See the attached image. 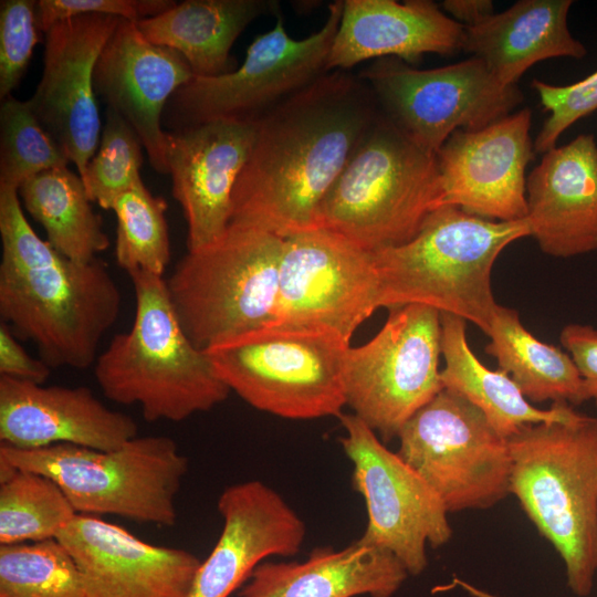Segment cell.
Segmentation results:
<instances>
[{
  "label": "cell",
  "instance_id": "6da1fadb",
  "mask_svg": "<svg viewBox=\"0 0 597 597\" xmlns=\"http://www.w3.org/2000/svg\"><path fill=\"white\" fill-rule=\"evenodd\" d=\"M379 113L367 84L329 71L256 119L229 220L281 238L317 228L320 206Z\"/></svg>",
  "mask_w": 597,
  "mask_h": 597
},
{
  "label": "cell",
  "instance_id": "7a4b0ae2",
  "mask_svg": "<svg viewBox=\"0 0 597 597\" xmlns=\"http://www.w3.org/2000/svg\"><path fill=\"white\" fill-rule=\"evenodd\" d=\"M0 315L51 369H86L116 322L122 294L98 258L77 262L42 240L18 189L0 186Z\"/></svg>",
  "mask_w": 597,
  "mask_h": 597
},
{
  "label": "cell",
  "instance_id": "3957f363",
  "mask_svg": "<svg viewBox=\"0 0 597 597\" xmlns=\"http://www.w3.org/2000/svg\"><path fill=\"white\" fill-rule=\"evenodd\" d=\"M510 494L561 556L570 591L590 595L597 574V417L577 411L509 439Z\"/></svg>",
  "mask_w": 597,
  "mask_h": 597
},
{
  "label": "cell",
  "instance_id": "277c9868",
  "mask_svg": "<svg viewBox=\"0 0 597 597\" xmlns=\"http://www.w3.org/2000/svg\"><path fill=\"white\" fill-rule=\"evenodd\" d=\"M528 235L525 219L493 221L441 206L411 240L371 252L378 308L425 305L469 321L489 335L499 305L492 268L509 244Z\"/></svg>",
  "mask_w": 597,
  "mask_h": 597
},
{
  "label": "cell",
  "instance_id": "5b68a950",
  "mask_svg": "<svg viewBox=\"0 0 597 597\" xmlns=\"http://www.w3.org/2000/svg\"><path fill=\"white\" fill-rule=\"evenodd\" d=\"M129 276L133 325L113 337L94 366L104 396L137 404L149 422H179L224 401L231 390L182 328L164 276L146 271Z\"/></svg>",
  "mask_w": 597,
  "mask_h": 597
},
{
  "label": "cell",
  "instance_id": "8992f818",
  "mask_svg": "<svg viewBox=\"0 0 597 597\" xmlns=\"http://www.w3.org/2000/svg\"><path fill=\"white\" fill-rule=\"evenodd\" d=\"M440 200L436 155L379 111L324 197L317 228L375 252L411 240Z\"/></svg>",
  "mask_w": 597,
  "mask_h": 597
},
{
  "label": "cell",
  "instance_id": "52a82bcc",
  "mask_svg": "<svg viewBox=\"0 0 597 597\" xmlns=\"http://www.w3.org/2000/svg\"><path fill=\"white\" fill-rule=\"evenodd\" d=\"M28 470L57 483L77 514L172 526L188 459L166 436L135 437L113 450L71 443L20 449L1 443L0 470Z\"/></svg>",
  "mask_w": 597,
  "mask_h": 597
},
{
  "label": "cell",
  "instance_id": "ba28073f",
  "mask_svg": "<svg viewBox=\"0 0 597 597\" xmlns=\"http://www.w3.org/2000/svg\"><path fill=\"white\" fill-rule=\"evenodd\" d=\"M283 240L229 220L219 239L178 261L167 286L182 328L199 349L274 323Z\"/></svg>",
  "mask_w": 597,
  "mask_h": 597
},
{
  "label": "cell",
  "instance_id": "9c48e42d",
  "mask_svg": "<svg viewBox=\"0 0 597 597\" xmlns=\"http://www.w3.org/2000/svg\"><path fill=\"white\" fill-rule=\"evenodd\" d=\"M350 342L323 327L271 324L203 350L251 407L281 418L339 417Z\"/></svg>",
  "mask_w": 597,
  "mask_h": 597
},
{
  "label": "cell",
  "instance_id": "30bf717a",
  "mask_svg": "<svg viewBox=\"0 0 597 597\" xmlns=\"http://www.w3.org/2000/svg\"><path fill=\"white\" fill-rule=\"evenodd\" d=\"M440 312L410 304L389 308L383 327L349 346L343 368L346 406L386 443L442 389Z\"/></svg>",
  "mask_w": 597,
  "mask_h": 597
},
{
  "label": "cell",
  "instance_id": "8fae6325",
  "mask_svg": "<svg viewBox=\"0 0 597 597\" xmlns=\"http://www.w3.org/2000/svg\"><path fill=\"white\" fill-rule=\"evenodd\" d=\"M397 453L448 513L489 509L510 494L511 453L485 416L442 389L401 428Z\"/></svg>",
  "mask_w": 597,
  "mask_h": 597
},
{
  "label": "cell",
  "instance_id": "7c38bea8",
  "mask_svg": "<svg viewBox=\"0 0 597 597\" xmlns=\"http://www.w3.org/2000/svg\"><path fill=\"white\" fill-rule=\"evenodd\" d=\"M343 1L328 6L323 27L297 40L275 25L249 45L242 65L212 77L193 76L168 101L163 125L171 130L213 121H256L276 104L326 73Z\"/></svg>",
  "mask_w": 597,
  "mask_h": 597
},
{
  "label": "cell",
  "instance_id": "4fadbf2b",
  "mask_svg": "<svg viewBox=\"0 0 597 597\" xmlns=\"http://www.w3.org/2000/svg\"><path fill=\"white\" fill-rule=\"evenodd\" d=\"M358 76L371 91L379 111L434 155L455 130L483 128L512 114L523 101L517 85L501 84L474 56L429 70L383 57Z\"/></svg>",
  "mask_w": 597,
  "mask_h": 597
},
{
  "label": "cell",
  "instance_id": "5bb4252c",
  "mask_svg": "<svg viewBox=\"0 0 597 597\" xmlns=\"http://www.w3.org/2000/svg\"><path fill=\"white\" fill-rule=\"evenodd\" d=\"M343 450L353 464L352 484L365 502L367 525L358 538L390 552L409 575L428 565L427 545L438 548L452 537L448 512L427 482L390 451L354 413L338 417Z\"/></svg>",
  "mask_w": 597,
  "mask_h": 597
},
{
  "label": "cell",
  "instance_id": "9a60e30c",
  "mask_svg": "<svg viewBox=\"0 0 597 597\" xmlns=\"http://www.w3.org/2000/svg\"><path fill=\"white\" fill-rule=\"evenodd\" d=\"M377 301L371 252L323 228L284 238L273 324L323 327L350 342Z\"/></svg>",
  "mask_w": 597,
  "mask_h": 597
},
{
  "label": "cell",
  "instance_id": "2e32d148",
  "mask_svg": "<svg viewBox=\"0 0 597 597\" xmlns=\"http://www.w3.org/2000/svg\"><path fill=\"white\" fill-rule=\"evenodd\" d=\"M121 20L83 14L60 21L44 33L42 76L28 103L81 178L102 133L93 83L95 64Z\"/></svg>",
  "mask_w": 597,
  "mask_h": 597
},
{
  "label": "cell",
  "instance_id": "e0dca14e",
  "mask_svg": "<svg viewBox=\"0 0 597 597\" xmlns=\"http://www.w3.org/2000/svg\"><path fill=\"white\" fill-rule=\"evenodd\" d=\"M531 124V109L522 108L483 128L452 133L436 154L440 207L493 221L525 219V170L535 155Z\"/></svg>",
  "mask_w": 597,
  "mask_h": 597
},
{
  "label": "cell",
  "instance_id": "ac0fdd59",
  "mask_svg": "<svg viewBox=\"0 0 597 597\" xmlns=\"http://www.w3.org/2000/svg\"><path fill=\"white\" fill-rule=\"evenodd\" d=\"M256 135V121H213L166 132L171 193L187 222V249H201L227 229L232 192Z\"/></svg>",
  "mask_w": 597,
  "mask_h": 597
},
{
  "label": "cell",
  "instance_id": "d6986e66",
  "mask_svg": "<svg viewBox=\"0 0 597 597\" xmlns=\"http://www.w3.org/2000/svg\"><path fill=\"white\" fill-rule=\"evenodd\" d=\"M55 538L73 557L85 597H188L201 564L95 515L76 514Z\"/></svg>",
  "mask_w": 597,
  "mask_h": 597
},
{
  "label": "cell",
  "instance_id": "ffe728a7",
  "mask_svg": "<svg viewBox=\"0 0 597 597\" xmlns=\"http://www.w3.org/2000/svg\"><path fill=\"white\" fill-rule=\"evenodd\" d=\"M193 76L180 53L154 44L139 31L136 21L125 19L96 61V96L133 127L150 166L159 174H169L163 128L165 107Z\"/></svg>",
  "mask_w": 597,
  "mask_h": 597
},
{
  "label": "cell",
  "instance_id": "44dd1931",
  "mask_svg": "<svg viewBox=\"0 0 597 597\" xmlns=\"http://www.w3.org/2000/svg\"><path fill=\"white\" fill-rule=\"evenodd\" d=\"M222 530L188 597H229L271 556L296 555L306 536L297 512L259 480L227 486L217 502Z\"/></svg>",
  "mask_w": 597,
  "mask_h": 597
},
{
  "label": "cell",
  "instance_id": "7402d4cb",
  "mask_svg": "<svg viewBox=\"0 0 597 597\" xmlns=\"http://www.w3.org/2000/svg\"><path fill=\"white\" fill-rule=\"evenodd\" d=\"M135 420L85 386H43L0 376V440L20 449L71 443L113 450L137 437Z\"/></svg>",
  "mask_w": 597,
  "mask_h": 597
},
{
  "label": "cell",
  "instance_id": "603a6c76",
  "mask_svg": "<svg viewBox=\"0 0 597 597\" xmlns=\"http://www.w3.org/2000/svg\"><path fill=\"white\" fill-rule=\"evenodd\" d=\"M530 237L552 256L597 250V142L578 135L543 154L526 178Z\"/></svg>",
  "mask_w": 597,
  "mask_h": 597
},
{
  "label": "cell",
  "instance_id": "cb8c5ba5",
  "mask_svg": "<svg viewBox=\"0 0 597 597\" xmlns=\"http://www.w3.org/2000/svg\"><path fill=\"white\" fill-rule=\"evenodd\" d=\"M464 27L430 0H343L326 71L397 57L413 65L425 54L461 51Z\"/></svg>",
  "mask_w": 597,
  "mask_h": 597
},
{
  "label": "cell",
  "instance_id": "d4e9b609",
  "mask_svg": "<svg viewBox=\"0 0 597 597\" xmlns=\"http://www.w3.org/2000/svg\"><path fill=\"white\" fill-rule=\"evenodd\" d=\"M408 576L390 552L357 540L341 549L315 547L303 562L264 561L238 597H392Z\"/></svg>",
  "mask_w": 597,
  "mask_h": 597
},
{
  "label": "cell",
  "instance_id": "484cf974",
  "mask_svg": "<svg viewBox=\"0 0 597 597\" xmlns=\"http://www.w3.org/2000/svg\"><path fill=\"white\" fill-rule=\"evenodd\" d=\"M572 4V0H520L464 28L461 51L484 62L505 86L517 85L525 71L540 61L580 60L587 50L569 31Z\"/></svg>",
  "mask_w": 597,
  "mask_h": 597
},
{
  "label": "cell",
  "instance_id": "4316f807",
  "mask_svg": "<svg viewBox=\"0 0 597 597\" xmlns=\"http://www.w3.org/2000/svg\"><path fill=\"white\" fill-rule=\"evenodd\" d=\"M279 9L275 0H186L136 24L154 44L180 53L195 76L212 77L238 67L230 54L235 40L255 19L277 15Z\"/></svg>",
  "mask_w": 597,
  "mask_h": 597
},
{
  "label": "cell",
  "instance_id": "83f0119b",
  "mask_svg": "<svg viewBox=\"0 0 597 597\" xmlns=\"http://www.w3.org/2000/svg\"><path fill=\"white\" fill-rule=\"evenodd\" d=\"M440 323L443 389L475 406L502 437L510 439L526 426L559 421L570 415L575 407L568 404H552L548 409L535 407L506 371L483 365L468 343L467 321L440 313Z\"/></svg>",
  "mask_w": 597,
  "mask_h": 597
},
{
  "label": "cell",
  "instance_id": "f1b7e54d",
  "mask_svg": "<svg viewBox=\"0 0 597 597\" xmlns=\"http://www.w3.org/2000/svg\"><path fill=\"white\" fill-rule=\"evenodd\" d=\"M485 353L493 356L530 402L552 401L573 407L589 400L570 355L537 339L517 311L498 305Z\"/></svg>",
  "mask_w": 597,
  "mask_h": 597
},
{
  "label": "cell",
  "instance_id": "f546056e",
  "mask_svg": "<svg viewBox=\"0 0 597 597\" xmlns=\"http://www.w3.org/2000/svg\"><path fill=\"white\" fill-rule=\"evenodd\" d=\"M21 205L45 231L46 241L64 256L91 262L109 245L78 174L64 167L42 171L18 189Z\"/></svg>",
  "mask_w": 597,
  "mask_h": 597
},
{
  "label": "cell",
  "instance_id": "4dcf8cb0",
  "mask_svg": "<svg viewBox=\"0 0 597 597\" xmlns=\"http://www.w3.org/2000/svg\"><path fill=\"white\" fill-rule=\"evenodd\" d=\"M76 511L55 481L44 474L0 470V544L55 538Z\"/></svg>",
  "mask_w": 597,
  "mask_h": 597
},
{
  "label": "cell",
  "instance_id": "1f68e13d",
  "mask_svg": "<svg viewBox=\"0 0 597 597\" xmlns=\"http://www.w3.org/2000/svg\"><path fill=\"white\" fill-rule=\"evenodd\" d=\"M167 208L166 200L154 196L143 180L115 200V256L128 274L146 271L164 276L170 262Z\"/></svg>",
  "mask_w": 597,
  "mask_h": 597
},
{
  "label": "cell",
  "instance_id": "d6a6232c",
  "mask_svg": "<svg viewBox=\"0 0 597 597\" xmlns=\"http://www.w3.org/2000/svg\"><path fill=\"white\" fill-rule=\"evenodd\" d=\"M0 597H85L77 566L56 538L0 546Z\"/></svg>",
  "mask_w": 597,
  "mask_h": 597
},
{
  "label": "cell",
  "instance_id": "836d02e7",
  "mask_svg": "<svg viewBox=\"0 0 597 597\" xmlns=\"http://www.w3.org/2000/svg\"><path fill=\"white\" fill-rule=\"evenodd\" d=\"M70 160L39 122L28 101L8 96L0 106V186L14 189Z\"/></svg>",
  "mask_w": 597,
  "mask_h": 597
},
{
  "label": "cell",
  "instance_id": "e575fe53",
  "mask_svg": "<svg viewBox=\"0 0 597 597\" xmlns=\"http://www.w3.org/2000/svg\"><path fill=\"white\" fill-rule=\"evenodd\" d=\"M142 147L133 127L107 108L97 150L82 177L91 202L112 210L121 195L142 181Z\"/></svg>",
  "mask_w": 597,
  "mask_h": 597
},
{
  "label": "cell",
  "instance_id": "d590c367",
  "mask_svg": "<svg viewBox=\"0 0 597 597\" xmlns=\"http://www.w3.org/2000/svg\"><path fill=\"white\" fill-rule=\"evenodd\" d=\"M532 87L545 111L549 113L534 140L535 154H544L554 148L565 130L597 111V71L567 85L533 80Z\"/></svg>",
  "mask_w": 597,
  "mask_h": 597
},
{
  "label": "cell",
  "instance_id": "8d00e7d4",
  "mask_svg": "<svg viewBox=\"0 0 597 597\" xmlns=\"http://www.w3.org/2000/svg\"><path fill=\"white\" fill-rule=\"evenodd\" d=\"M39 29L33 0L0 2V98L11 92L22 78L33 49L39 42Z\"/></svg>",
  "mask_w": 597,
  "mask_h": 597
},
{
  "label": "cell",
  "instance_id": "74e56055",
  "mask_svg": "<svg viewBox=\"0 0 597 597\" xmlns=\"http://www.w3.org/2000/svg\"><path fill=\"white\" fill-rule=\"evenodd\" d=\"M170 0H39L36 25L45 33L53 24L83 14L115 15L129 21L158 15L175 4Z\"/></svg>",
  "mask_w": 597,
  "mask_h": 597
},
{
  "label": "cell",
  "instance_id": "f35d334b",
  "mask_svg": "<svg viewBox=\"0 0 597 597\" xmlns=\"http://www.w3.org/2000/svg\"><path fill=\"white\" fill-rule=\"evenodd\" d=\"M559 341L584 380L588 399L597 405V328L570 323L563 327Z\"/></svg>",
  "mask_w": 597,
  "mask_h": 597
},
{
  "label": "cell",
  "instance_id": "ab89813d",
  "mask_svg": "<svg viewBox=\"0 0 597 597\" xmlns=\"http://www.w3.org/2000/svg\"><path fill=\"white\" fill-rule=\"evenodd\" d=\"M51 368L42 360L31 357L17 342L6 323L0 325V376L44 384Z\"/></svg>",
  "mask_w": 597,
  "mask_h": 597
},
{
  "label": "cell",
  "instance_id": "60d3db41",
  "mask_svg": "<svg viewBox=\"0 0 597 597\" xmlns=\"http://www.w3.org/2000/svg\"><path fill=\"white\" fill-rule=\"evenodd\" d=\"M441 8L464 28L474 27L494 13L491 0H446Z\"/></svg>",
  "mask_w": 597,
  "mask_h": 597
},
{
  "label": "cell",
  "instance_id": "b9f144b4",
  "mask_svg": "<svg viewBox=\"0 0 597 597\" xmlns=\"http://www.w3.org/2000/svg\"><path fill=\"white\" fill-rule=\"evenodd\" d=\"M453 583L458 587L462 588L467 594H469L472 597H499V596L493 595V594H491V593H489L486 590H483V589H481V588H479V587H476V586H474V585H472V584H470V583H468V582H465V580H463V579H461L459 577H454Z\"/></svg>",
  "mask_w": 597,
  "mask_h": 597
}]
</instances>
